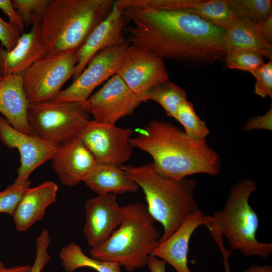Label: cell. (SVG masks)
Here are the masks:
<instances>
[{"label":"cell","instance_id":"cell-13","mask_svg":"<svg viewBox=\"0 0 272 272\" xmlns=\"http://www.w3.org/2000/svg\"><path fill=\"white\" fill-rule=\"evenodd\" d=\"M0 141L9 148H16L20 155L21 165L14 182H26L37 167L54 156L59 145L35 135L22 132L13 127L0 116Z\"/></svg>","mask_w":272,"mask_h":272},{"label":"cell","instance_id":"cell-36","mask_svg":"<svg viewBox=\"0 0 272 272\" xmlns=\"http://www.w3.org/2000/svg\"><path fill=\"white\" fill-rule=\"evenodd\" d=\"M213 238L217 243L220 250L221 251L224 259V266L225 272H231L230 265L229 263L228 258L231 255L232 251L226 249L223 244V239L219 234H216L213 235Z\"/></svg>","mask_w":272,"mask_h":272},{"label":"cell","instance_id":"cell-8","mask_svg":"<svg viewBox=\"0 0 272 272\" xmlns=\"http://www.w3.org/2000/svg\"><path fill=\"white\" fill-rule=\"evenodd\" d=\"M75 52L46 54L22 74L23 88L30 104L54 99L73 77L77 59Z\"/></svg>","mask_w":272,"mask_h":272},{"label":"cell","instance_id":"cell-9","mask_svg":"<svg viewBox=\"0 0 272 272\" xmlns=\"http://www.w3.org/2000/svg\"><path fill=\"white\" fill-rule=\"evenodd\" d=\"M133 133L131 128L89 120L77 136L97 163L121 167L132 154L133 147L130 140Z\"/></svg>","mask_w":272,"mask_h":272},{"label":"cell","instance_id":"cell-41","mask_svg":"<svg viewBox=\"0 0 272 272\" xmlns=\"http://www.w3.org/2000/svg\"><path fill=\"white\" fill-rule=\"evenodd\" d=\"M6 267H5V266L4 265V264L3 263V262L0 259V272L3 270L4 269H5Z\"/></svg>","mask_w":272,"mask_h":272},{"label":"cell","instance_id":"cell-27","mask_svg":"<svg viewBox=\"0 0 272 272\" xmlns=\"http://www.w3.org/2000/svg\"><path fill=\"white\" fill-rule=\"evenodd\" d=\"M175 119L183 125L184 132L192 138L206 140L210 132L205 123L196 114L193 104L187 100L179 105Z\"/></svg>","mask_w":272,"mask_h":272},{"label":"cell","instance_id":"cell-3","mask_svg":"<svg viewBox=\"0 0 272 272\" xmlns=\"http://www.w3.org/2000/svg\"><path fill=\"white\" fill-rule=\"evenodd\" d=\"M111 0H51L40 21L46 54L76 52L112 10Z\"/></svg>","mask_w":272,"mask_h":272},{"label":"cell","instance_id":"cell-35","mask_svg":"<svg viewBox=\"0 0 272 272\" xmlns=\"http://www.w3.org/2000/svg\"><path fill=\"white\" fill-rule=\"evenodd\" d=\"M0 9L8 17L10 23L23 31L24 25L18 12L14 8L12 1L0 0Z\"/></svg>","mask_w":272,"mask_h":272},{"label":"cell","instance_id":"cell-1","mask_svg":"<svg viewBox=\"0 0 272 272\" xmlns=\"http://www.w3.org/2000/svg\"><path fill=\"white\" fill-rule=\"evenodd\" d=\"M130 25L123 29L130 45L188 67L225 60L224 29L178 10L124 8Z\"/></svg>","mask_w":272,"mask_h":272},{"label":"cell","instance_id":"cell-17","mask_svg":"<svg viewBox=\"0 0 272 272\" xmlns=\"http://www.w3.org/2000/svg\"><path fill=\"white\" fill-rule=\"evenodd\" d=\"M51 160L61 183L69 186L83 181L97 164L78 136L60 144Z\"/></svg>","mask_w":272,"mask_h":272},{"label":"cell","instance_id":"cell-33","mask_svg":"<svg viewBox=\"0 0 272 272\" xmlns=\"http://www.w3.org/2000/svg\"><path fill=\"white\" fill-rule=\"evenodd\" d=\"M23 30L18 26L4 21L0 17V42L7 51H11L17 45Z\"/></svg>","mask_w":272,"mask_h":272},{"label":"cell","instance_id":"cell-4","mask_svg":"<svg viewBox=\"0 0 272 272\" xmlns=\"http://www.w3.org/2000/svg\"><path fill=\"white\" fill-rule=\"evenodd\" d=\"M121 168L142 188L147 211L163 226L159 241L168 238L190 214L199 209L193 196L195 180L164 178L155 172L152 163L139 166L123 165Z\"/></svg>","mask_w":272,"mask_h":272},{"label":"cell","instance_id":"cell-38","mask_svg":"<svg viewBox=\"0 0 272 272\" xmlns=\"http://www.w3.org/2000/svg\"><path fill=\"white\" fill-rule=\"evenodd\" d=\"M260 32L264 38L272 43V15L258 24Z\"/></svg>","mask_w":272,"mask_h":272},{"label":"cell","instance_id":"cell-11","mask_svg":"<svg viewBox=\"0 0 272 272\" xmlns=\"http://www.w3.org/2000/svg\"><path fill=\"white\" fill-rule=\"evenodd\" d=\"M116 74L142 102L149 90L169 80L163 58L130 44Z\"/></svg>","mask_w":272,"mask_h":272},{"label":"cell","instance_id":"cell-26","mask_svg":"<svg viewBox=\"0 0 272 272\" xmlns=\"http://www.w3.org/2000/svg\"><path fill=\"white\" fill-rule=\"evenodd\" d=\"M235 18L246 19L257 24L272 15L271 0H228Z\"/></svg>","mask_w":272,"mask_h":272},{"label":"cell","instance_id":"cell-29","mask_svg":"<svg viewBox=\"0 0 272 272\" xmlns=\"http://www.w3.org/2000/svg\"><path fill=\"white\" fill-rule=\"evenodd\" d=\"M51 0H13L12 3L24 25L41 21Z\"/></svg>","mask_w":272,"mask_h":272},{"label":"cell","instance_id":"cell-2","mask_svg":"<svg viewBox=\"0 0 272 272\" xmlns=\"http://www.w3.org/2000/svg\"><path fill=\"white\" fill-rule=\"evenodd\" d=\"M130 142L152 157L155 172L167 179L179 180L196 173L215 176L221 171L220 158L206 140L192 138L169 122L152 120Z\"/></svg>","mask_w":272,"mask_h":272},{"label":"cell","instance_id":"cell-31","mask_svg":"<svg viewBox=\"0 0 272 272\" xmlns=\"http://www.w3.org/2000/svg\"><path fill=\"white\" fill-rule=\"evenodd\" d=\"M251 74L256 79L254 93L262 98H272V60L264 63Z\"/></svg>","mask_w":272,"mask_h":272},{"label":"cell","instance_id":"cell-18","mask_svg":"<svg viewBox=\"0 0 272 272\" xmlns=\"http://www.w3.org/2000/svg\"><path fill=\"white\" fill-rule=\"evenodd\" d=\"M208 221V216L198 209L168 238L159 241L151 255L170 264L176 272H193L187 264L189 240L196 229L201 225L205 226Z\"/></svg>","mask_w":272,"mask_h":272},{"label":"cell","instance_id":"cell-5","mask_svg":"<svg viewBox=\"0 0 272 272\" xmlns=\"http://www.w3.org/2000/svg\"><path fill=\"white\" fill-rule=\"evenodd\" d=\"M122 208L123 219L117 229L104 243L89 252L93 258L118 262L131 272L146 265L161 235L143 204L132 203Z\"/></svg>","mask_w":272,"mask_h":272},{"label":"cell","instance_id":"cell-20","mask_svg":"<svg viewBox=\"0 0 272 272\" xmlns=\"http://www.w3.org/2000/svg\"><path fill=\"white\" fill-rule=\"evenodd\" d=\"M58 189L49 181L26 189L12 215L18 231L27 230L43 219L47 208L56 201Z\"/></svg>","mask_w":272,"mask_h":272},{"label":"cell","instance_id":"cell-30","mask_svg":"<svg viewBox=\"0 0 272 272\" xmlns=\"http://www.w3.org/2000/svg\"><path fill=\"white\" fill-rule=\"evenodd\" d=\"M29 180L23 183H15L0 192V213L12 215L26 188L30 187Z\"/></svg>","mask_w":272,"mask_h":272},{"label":"cell","instance_id":"cell-6","mask_svg":"<svg viewBox=\"0 0 272 272\" xmlns=\"http://www.w3.org/2000/svg\"><path fill=\"white\" fill-rule=\"evenodd\" d=\"M257 189L250 179L240 180L231 188L224 207L208 216L207 226H211L228 240L231 248L247 257L267 258L272 253V244L258 241L257 214L249 203L251 193Z\"/></svg>","mask_w":272,"mask_h":272},{"label":"cell","instance_id":"cell-19","mask_svg":"<svg viewBox=\"0 0 272 272\" xmlns=\"http://www.w3.org/2000/svg\"><path fill=\"white\" fill-rule=\"evenodd\" d=\"M40 21L30 31L23 33L16 46L7 51L0 46V75L6 77L22 75L34 62L46 55L40 34Z\"/></svg>","mask_w":272,"mask_h":272},{"label":"cell","instance_id":"cell-28","mask_svg":"<svg viewBox=\"0 0 272 272\" xmlns=\"http://www.w3.org/2000/svg\"><path fill=\"white\" fill-rule=\"evenodd\" d=\"M227 67L251 73L264 63L263 56L255 51L233 49L226 52L225 58Z\"/></svg>","mask_w":272,"mask_h":272},{"label":"cell","instance_id":"cell-32","mask_svg":"<svg viewBox=\"0 0 272 272\" xmlns=\"http://www.w3.org/2000/svg\"><path fill=\"white\" fill-rule=\"evenodd\" d=\"M50 244L49 232L43 229L36 240V256L30 272H41L45 266L49 262L50 255L48 248Z\"/></svg>","mask_w":272,"mask_h":272},{"label":"cell","instance_id":"cell-34","mask_svg":"<svg viewBox=\"0 0 272 272\" xmlns=\"http://www.w3.org/2000/svg\"><path fill=\"white\" fill-rule=\"evenodd\" d=\"M242 129L250 131L253 129L272 130V107L262 116L257 115L249 118L243 125Z\"/></svg>","mask_w":272,"mask_h":272},{"label":"cell","instance_id":"cell-39","mask_svg":"<svg viewBox=\"0 0 272 272\" xmlns=\"http://www.w3.org/2000/svg\"><path fill=\"white\" fill-rule=\"evenodd\" d=\"M241 272H272V266L269 264L252 265Z\"/></svg>","mask_w":272,"mask_h":272},{"label":"cell","instance_id":"cell-25","mask_svg":"<svg viewBox=\"0 0 272 272\" xmlns=\"http://www.w3.org/2000/svg\"><path fill=\"white\" fill-rule=\"evenodd\" d=\"M187 100L185 91L170 80L152 88L146 95L147 102L153 100L157 102L168 116L174 118L179 105Z\"/></svg>","mask_w":272,"mask_h":272},{"label":"cell","instance_id":"cell-12","mask_svg":"<svg viewBox=\"0 0 272 272\" xmlns=\"http://www.w3.org/2000/svg\"><path fill=\"white\" fill-rule=\"evenodd\" d=\"M142 101L117 74L112 76L84 103L94 120L116 125L120 118L131 114Z\"/></svg>","mask_w":272,"mask_h":272},{"label":"cell","instance_id":"cell-40","mask_svg":"<svg viewBox=\"0 0 272 272\" xmlns=\"http://www.w3.org/2000/svg\"><path fill=\"white\" fill-rule=\"evenodd\" d=\"M32 266L29 265H21L5 268L1 272H30Z\"/></svg>","mask_w":272,"mask_h":272},{"label":"cell","instance_id":"cell-22","mask_svg":"<svg viewBox=\"0 0 272 272\" xmlns=\"http://www.w3.org/2000/svg\"><path fill=\"white\" fill-rule=\"evenodd\" d=\"M223 44L226 51L245 49L255 51L272 60V44L262 36L258 24L246 19L235 18L224 29Z\"/></svg>","mask_w":272,"mask_h":272},{"label":"cell","instance_id":"cell-24","mask_svg":"<svg viewBox=\"0 0 272 272\" xmlns=\"http://www.w3.org/2000/svg\"><path fill=\"white\" fill-rule=\"evenodd\" d=\"M59 257L65 270L73 272L81 267H89L97 272H121L120 265L116 262L98 260L87 256L79 245L72 242L63 247Z\"/></svg>","mask_w":272,"mask_h":272},{"label":"cell","instance_id":"cell-23","mask_svg":"<svg viewBox=\"0 0 272 272\" xmlns=\"http://www.w3.org/2000/svg\"><path fill=\"white\" fill-rule=\"evenodd\" d=\"M83 181L98 195L137 192L140 188L121 167L105 164L97 163Z\"/></svg>","mask_w":272,"mask_h":272},{"label":"cell","instance_id":"cell-21","mask_svg":"<svg viewBox=\"0 0 272 272\" xmlns=\"http://www.w3.org/2000/svg\"><path fill=\"white\" fill-rule=\"evenodd\" d=\"M29 105L22 75L3 77L0 81V113L13 127L32 135L28 119Z\"/></svg>","mask_w":272,"mask_h":272},{"label":"cell","instance_id":"cell-42","mask_svg":"<svg viewBox=\"0 0 272 272\" xmlns=\"http://www.w3.org/2000/svg\"><path fill=\"white\" fill-rule=\"evenodd\" d=\"M3 77L0 75V81L3 79Z\"/></svg>","mask_w":272,"mask_h":272},{"label":"cell","instance_id":"cell-16","mask_svg":"<svg viewBox=\"0 0 272 272\" xmlns=\"http://www.w3.org/2000/svg\"><path fill=\"white\" fill-rule=\"evenodd\" d=\"M132 8L178 10L226 29L233 21L228 0H130Z\"/></svg>","mask_w":272,"mask_h":272},{"label":"cell","instance_id":"cell-15","mask_svg":"<svg viewBox=\"0 0 272 272\" xmlns=\"http://www.w3.org/2000/svg\"><path fill=\"white\" fill-rule=\"evenodd\" d=\"M123 9L115 5L108 17L90 33L83 45L75 52L77 63L73 79L82 73L93 56L106 48L126 42L123 29L129 22Z\"/></svg>","mask_w":272,"mask_h":272},{"label":"cell","instance_id":"cell-7","mask_svg":"<svg viewBox=\"0 0 272 272\" xmlns=\"http://www.w3.org/2000/svg\"><path fill=\"white\" fill-rule=\"evenodd\" d=\"M89 118L84 103L55 98L30 104L28 110L33 134L59 145L77 136Z\"/></svg>","mask_w":272,"mask_h":272},{"label":"cell","instance_id":"cell-37","mask_svg":"<svg viewBox=\"0 0 272 272\" xmlns=\"http://www.w3.org/2000/svg\"><path fill=\"white\" fill-rule=\"evenodd\" d=\"M167 263L164 260L150 255L147 259V265L151 272H166Z\"/></svg>","mask_w":272,"mask_h":272},{"label":"cell","instance_id":"cell-14","mask_svg":"<svg viewBox=\"0 0 272 272\" xmlns=\"http://www.w3.org/2000/svg\"><path fill=\"white\" fill-rule=\"evenodd\" d=\"M86 221L83 233L91 248L104 243L121 224L123 216L116 195L112 193L90 198L85 205Z\"/></svg>","mask_w":272,"mask_h":272},{"label":"cell","instance_id":"cell-10","mask_svg":"<svg viewBox=\"0 0 272 272\" xmlns=\"http://www.w3.org/2000/svg\"><path fill=\"white\" fill-rule=\"evenodd\" d=\"M129 45L126 41L99 51L89 61L87 68L55 99L84 103L96 87L117 74Z\"/></svg>","mask_w":272,"mask_h":272}]
</instances>
